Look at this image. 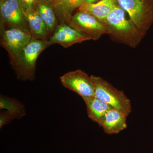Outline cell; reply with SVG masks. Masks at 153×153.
Returning a JSON list of instances; mask_svg holds the SVG:
<instances>
[{
  "instance_id": "cell-7",
  "label": "cell",
  "mask_w": 153,
  "mask_h": 153,
  "mask_svg": "<svg viewBox=\"0 0 153 153\" xmlns=\"http://www.w3.org/2000/svg\"><path fill=\"white\" fill-rule=\"evenodd\" d=\"M68 25L94 41H97L108 33L104 24L90 14L81 11L73 15Z\"/></svg>"
},
{
  "instance_id": "cell-19",
  "label": "cell",
  "mask_w": 153,
  "mask_h": 153,
  "mask_svg": "<svg viewBox=\"0 0 153 153\" xmlns=\"http://www.w3.org/2000/svg\"><path fill=\"white\" fill-rule=\"evenodd\" d=\"M101 0H83V2L87 4H94L98 2Z\"/></svg>"
},
{
  "instance_id": "cell-10",
  "label": "cell",
  "mask_w": 153,
  "mask_h": 153,
  "mask_svg": "<svg viewBox=\"0 0 153 153\" xmlns=\"http://www.w3.org/2000/svg\"><path fill=\"white\" fill-rule=\"evenodd\" d=\"M117 4V0H101L94 4L83 3L78 11L90 14L104 24L110 13Z\"/></svg>"
},
{
  "instance_id": "cell-9",
  "label": "cell",
  "mask_w": 153,
  "mask_h": 153,
  "mask_svg": "<svg viewBox=\"0 0 153 153\" xmlns=\"http://www.w3.org/2000/svg\"><path fill=\"white\" fill-rule=\"evenodd\" d=\"M91 40L90 38L79 33L70 25L61 23L57 26L49 41L51 45L59 44L64 48H68L74 44Z\"/></svg>"
},
{
  "instance_id": "cell-13",
  "label": "cell",
  "mask_w": 153,
  "mask_h": 153,
  "mask_svg": "<svg viewBox=\"0 0 153 153\" xmlns=\"http://www.w3.org/2000/svg\"><path fill=\"white\" fill-rule=\"evenodd\" d=\"M34 10L44 21L49 34L54 33L58 25L57 14L52 4L46 0H37Z\"/></svg>"
},
{
  "instance_id": "cell-1",
  "label": "cell",
  "mask_w": 153,
  "mask_h": 153,
  "mask_svg": "<svg viewBox=\"0 0 153 153\" xmlns=\"http://www.w3.org/2000/svg\"><path fill=\"white\" fill-rule=\"evenodd\" d=\"M126 13L118 4L110 13L104 25L112 40L135 48L144 37L130 19L127 18Z\"/></svg>"
},
{
  "instance_id": "cell-3",
  "label": "cell",
  "mask_w": 153,
  "mask_h": 153,
  "mask_svg": "<svg viewBox=\"0 0 153 153\" xmlns=\"http://www.w3.org/2000/svg\"><path fill=\"white\" fill-rule=\"evenodd\" d=\"M91 77L94 85V97L128 116L131 111V103L123 91L101 77L93 75Z\"/></svg>"
},
{
  "instance_id": "cell-18",
  "label": "cell",
  "mask_w": 153,
  "mask_h": 153,
  "mask_svg": "<svg viewBox=\"0 0 153 153\" xmlns=\"http://www.w3.org/2000/svg\"><path fill=\"white\" fill-rule=\"evenodd\" d=\"M37 0H20L21 4L24 10L35 9Z\"/></svg>"
},
{
  "instance_id": "cell-17",
  "label": "cell",
  "mask_w": 153,
  "mask_h": 153,
  "mask_svg": "<svg viewBox=\"0 0 153 153\" xmlns=\"http://www.w3.org/2000/svg\"><path fill=\"white\" fill-rule=\"evenodd\" d=\"M15 119L14 116L7 111H1L0 113V128H2L5 125L10 123Z\"/></svg>"
},
{
  "instance_id": "cell-11",
  "label": "cell",
  "mask_w": 153,
  "mask_h": 153,
  "mask_svg": "<svg viewBox=\"0 0 153 153\" xmlns=\"http://www.w3.org/2000/svg\"><path fill=\"white\" fill-rule=\"evenodd\" d=\"M127 117L123 112L112 108L105 115L101 127L108 134L119 133L127 126Z\"/></svg>"
},
{
  "instance_id": "cell-14",
  "label": "cell",
  "mask_w": 153,
  "mask_h": 153,
  "mask_svg": "<svg viewBox=\"0 0 153 153\" xmlns=\"http://www.w3.org/2000/svg\"><path fill=\"white\" fill-rule=\"evenodd\" d=\"M25 12L32 38L47 40L49 34L47 26L41 17L34 9H27Z\"/></svg>"
},
{
  "instance_id": "cell-12",
  "label": "cell",
  "mask_w": 153,
  "mask_h": 153,
  "mask_svg": "<svg viewBox=\"0 0 153 153\" xmlns=\"http://www.w3.org/2000/svg\"><path fill=\"white\" fill-rule=\"evenodd\" d=\"M83 100L86 105L88 117L101 127L107 113L112 108L94 96L83 99Z\"/></svg>"
},
{
  "instance_id": "cell-2",
  "label": "cell",
  "mask_w": 153,
  "mask_h": 153,
  "mask_svg": "<svg viewBox=\"0 0 153 153\" xmlns=\"http://www.w3.org/2000/svg\"><path fill=\"white\" fill-rule=\"evenodd\" d=\"M50 45L49 40L32 38L16 63L13 65L19 79L32 80L35 78L36 61L38 56Z\"/></svg>"
},
{
  "instance_id": "cell-15",
  "label": "cell",
  "mask_w": 153,
  "mask_h": 153,
  "mask_svg": "<svg viewBox=\"0 0 153 153\" xmlns=\"http://www.w3.org/2000/svg\"><path fill=\"white\" fill-rule=\"evenodd\" d=\"M83 2V0H57L53 5L61 23L68 25L73 16V12L79 8Z\"/></svg>"
},
{
  "instance_id": "cell-8",
  "label": "cell",
  "mask_w": 153,
  "mask_h": 153,
  "mask_svg": "<svg viewBox=\"0 0 153 153\" xmlns=\"http://www.w3.org/2000/svg\"><path fill=\"white\" fill-rule=\"evenodd\" d=\"M62 85L82 99L94 96V85L91 77L84 71L78 69L69 71L60 76Z\"/></svg>"
},
{
  "instance_id": "cell-16",
  "label": "cell",
  "mask_w": 153,
  "mask_h": 153,
  "mask_svg": "<svg viewBox=\"0 0 153 153\" xmlns=\"http://www.w3.org/2000/svg\"><path fill=\"white\" fill-rule=\"evenodd\" d=\"M0 108L10 112L15 119H20L26 115L25 105L16 99L5 95L0 97Z\"/></svg>"
},
{
  "instance_id": "cell-4",
  "label": "cell",
  "mask_w": 153,
  "mask_h": 153,
  "mask_svg": "<svg viewBox=\"0 0 153 153\" xmlns=\"http://www.w3.org/2000/svg\"><path fill=\"white\" fill-rule=\"evenodd\" d=\"M143 37L153 24V0H117Z\"/></svg>"
},
{
  "instance_id": "cell-6",
  "label": "cell",
  "mask_w": 153,
  "mask_h": 153,
  "mask_svg": "<svg viewBox=\"0 0 153 153\" xmlns=\"http://www.w3.org/2000/svg\"><path fill=\"white\" fill-rule=\"evenodd\" d=\"M1 30L19 28L30 30L20 0H1Z\"/></svg>"
},
{
  "instance_id": "cell-5",
  "label": "cell",
  "mask_w": 153,
  "mask_h": 153,
  "mask_svg": "<svg viewBox=\"0 0 153 153\" xmlns=\"http://www.w3.org/2000/svg\"><path fill=\"white\" fill-rule=\"evenodd\" d=\"M32 39L30 30L19 28L1 30V44L8 52L12 65Z\"/></svg>"
},
{
  "instance_id": "cell-20",
  "label": "cell",
  "mask_w": 153,
  "mask_h": 153,
  "mask_svg": "<svg viewBox=\"0 0 153 153\" xmlns=\"http://www.w3.org/2000/svg\"><path fill=\"white\" fill-rule=\"evenodd\" d=\"M46 1L49 2L51 3V4H52V5H53V4H54V3H55L57 0H46Z\"/></svg>"
}]
</instances>
